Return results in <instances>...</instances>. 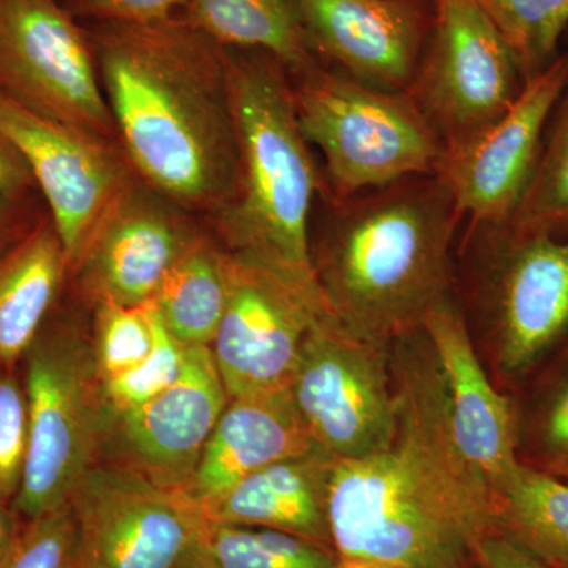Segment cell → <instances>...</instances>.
I'll return each instance as SVG.
<instances>
[{"label":"cell","instance_id":"cell-35","mask_svg":"<svg viewBox=\"0 0 568 568\" xmlns=\"http://www.w3.org/2000/svg\"><path fill=\"white\" fill-rule=\"evenodd\" d=\"M44 212L47 209H41L36 194L22 200L0 197V254L20 241Z\"/></svg>","mask_w":568,"mask_h":568},{"label":"cell","instance_id":"cell-30","mask_svg":"<svg viewBox=\"0 0 568 568\" xmlns=\"http://www.w3.org/2000/svg\"><path fill=\"white\" fill-rule=\"evenodd\" d=\"M78 525L70 503L24 523L17 547L0 568H77Z\"/></svg>","mask_w":568,"mask_h":568},{"label":"cell","instance_id":"cell-24","mask_svg":"<svg viewBox=\"0 0 568 568\" xmlns=\"http://www.w3.org/2000/svg\"><path fill=\"white\" fill-rule=\"evenodd\" d=\"M495 529L555 568H568V485L521 465L495 495Z\"/></svg>","mask_w":568,"mask_h":568},{"label":"cell","instance_id":"cell-7","mask_svg":"<svg viewBox=\"0 0 568 568\" xmlns=\"http://www.w3.org/2000/svg\"><path fill=\"white\" fill-rule=\"evenodd\" d=\"M227 254L226 308L209 346L224 388L230 399L287 388L306 336L328 312L316 275Z\"/></svg>","mask_w":568,"mask_h":568},{"label":"cell","instance_id":"cell-20","mask_svg":"<svg viewBox=\"0 0 568 568\" xmlns=\"http://www.w3.org/2000/svg\"><path fill=\"white\" fill-rule=\"evenodd\" d=\"M335 462L312 448L256 470L201 507L212 525L282 530L334 548L328 497Z\"/></svg>","mask_w":568,"mask_h":568},{"label":"cell","instance_id":"cell-2","mask_svg":"<svg viewBox=\"0 0 568 568\" xmlns=\"http://www.w3.org/2000/svg\"><path fill=\"white\" fill-rule=\"evenodd\" d=\"M81 24L134 173L215 222L233 204L241 170L224 47L179 13Z\"/></svg>","mask_w":568,"mask_h":568},{"label":"cell","instance_id":"cell-19","mask_svg":"<svg viewBox=\"0 0 568 568\" xmlns=\"http://www.w3.org/2000/svg\"><path fill=\"white\" fill-rule=\"evenodd\" d=\"M315 447L290 388L239 396L216 422L190 493L205 506L256 470Z\"/></svg>","mask_w":568,"mask_h":568},{"label":"cell","instance_id":"cell-25","mask_svg":"<svg viewBox=\"0 0 568 568\" xmlns=\"http://www.w3.org/2000/svg\"><path fill=\"white\" fill-rule=\"evenodd\" d=\"M556 108L528 190L507 224L515 233L555 235L568 226V82Z\"/></svg>","mask_w":568,"mask_h":568},{"label":"cell","instance_id":"cell-11","mask_svg":"<svg viewBox=\"0 0 568 568\" xmlns=\"http://www.w3.org/2000/svg\"><path fill=\"white\" fill-rule=\"evenodd\" d=\"M0 93L118 141L91 41L62 0H0Z\"/></svg>","mask_w":568,"mask_h":568},{"label":"cell","instance_id":"cell-27","mask_svg":"<svg viewBox=\"0 0 568 568\" xmlns=\"http://www.w3.org/2000/svg\"><path fill=\"white\" fill-rule=\"evenodd\" d=\"M503 33L523 80L556 59L568 28V0H478Z\"/></svg>","mask_w":568,"mask_h":568},{"label":"cell","instance_id":"cell-31","mask_svg":"<svg viewBox=\"0 0 568 568\" xmlns=\"http://www.w3.org/2000/svg\"><path fill=\"white\" fill-rule=\"evenodd\" d=\"M29 418L24 386L0 373V496L13 503L28 454Z\"/></svg>","mask_w":568,"mask_h":568},{"label":"cell","instance_id":"cell-26","mask_svg":"<svg viewBox=\"0 0 568 568\" xmlns=\"http://www.w3.org/2000/svg\"><path fill=\"white\" fill-rule=\"evenodd\" d=\"M209 547L222 568H335L334 548L282 530L211 525Z\"/></svg>","mask_w":568,"mask_h":568},{"label":"cell","instance_id":"cell-14","mask_svg":"<svg viewBox=\"0 0 568 568\" xmlns=\"http://www.w3.org/2000/svg\"><path fill=\"white\" fill-rule=\"evenodd\" d=\"M568 82V54L523 82L506 114L463 144L446 149L437 178L459 215L487 227L507 226L541 153V134Z\"/></svg>","mask_w":568,"mask_h":568},{"label":"cell","instance_id":"cell-38","mask_svg":"<svg viewBox=\"0 0 568 568\" xmlns=\"http://www.w3.org/2000/svg\"><path fill=\"white\" fill-rule=\"evenodd\" d=\"M175 568H222L213 556L209 540L193 549L185 559Z\"/></svg>","mask_w":568,"mask_h":568},{"label":"cell","instance_id":"cell-36","mask_svg":"<svg viewBox=\"0 0 568 568\" xmlns=\"http://www.w3.org/2000/svg\"><path fill=\"white\" fill-rule=\"evenodd\" d=\"M544 443L555 457L568 459V376L549 406L544 424Z\"/></svg>","mask_w":568,"mask_h":568},{"label":"cell","instance_id":"cell-13","mask_svg":"<svg viewBox=\"0 0 568 568\" xmlns=\"http://www.w3.org/2000/svg\"><path fill=\"white\" fill-rule=\"evenodd\" d=\"M0 130L31 168L71 265L134 175L119 141L52 121L0 93Z\"/></svg>","mask_w":568,"mask_h":568},{"label":"cell","instance_id":"cell-18","mask_svg":"<svg viewBox=\"0 0 568 568\" xmlns=\"http://www.w3.org/2000/svg\"><path fill=\"white\" fill-rule=\"evenodd\" d=\"M422 331L439 368L459 450L496 495L519 466L510 402L489 383L450 297L426 316Z\"/></svg>","mask_w":568,"mask_h":568},{"label":"cell","instance_id":"cell-6","mask_svg":"<svg viewBox=\"0 0 568 568\" xmlns=\"http://www.w3.org/2000/svg\"><path fill=\"white\" fill-rule=\"evenodd\" d=\"M293 81L302 133L323 153L336 201L439 171L446 144L409 92L369 88L323 63Z\"/></svg>","mask_w":568,"mask_h":568},{"label":"cell","instance_id":"cell-21","mask_svg":"<svg viewBox=\"0 0 568 568\" xmlns=\"http://www.w3.org/2000/svg\"><path fill=\"white\" fill-rule=\"evenodd\" d=\"M69 275V256L47 211L0 254V365L11 368L24 358Z\"/></svg>","mask_w":568,"mask_h":568},{"label":"cell","instance_id":"cell-28","mask_svg":"<svg viewBox=\"0 0 568 568\" xmlns=\"http://www.w3.org/2000/svg\"><path fill=\"white\" fill-rule=\"evenodd\" d=\"M155 323L152 301L136 306L93 305V355L103 383L130 372L151 355Z\"/></svg>","mask_w":568,"mask_h":568},{"label":"cell","instance_id":"cell-39","mask_svg":"<svg viewBox=\"0 0 568 568\" xmlns=\"http://www.w3.org/2000/svg\"><path fill=\"white\" fill-rule=\"evenodd\" d=\"M335 568H402L392 566V564L376 562V560L339 558L338 566Z\"/></svg>","mask_w":568,"mask_h":568},{"label":"cell","instance_id":"cell-1","mask_svg":"<svg viewBox=\"0 0 568 568\" xmlns=\"http://www.w3.org/2000/svg\"><path fill=\"white\" fill-rule=\"evenodd\" d=\"M392 373L390 444L335 462L332 547L339 558L402 568H466L480 538L495 529V495L459 450L424 331L394 342Z\"/></svg>","mask_w":568,"mask_h":568},{"label":"cell","instance_id":"cell-17","mask_svg":"<svg viewBox=\"0 0 568 568\" xmlns=\"http://www.w3.org/2000/svg\"><path fill=\"white\" fill-rule=\"evenodd\" d=\"M506 231L489 282V308L504 372L519 373L568 327V241Z\"/></svg>","mask_w":568,"mask_h":568},{"label":"cell","instance_id":"cell-12","mask_svg":"<svg viewBox=\"0 0 568 568\" xmlns=\"http://www.w3.org/2000/svg\"><path fill=\"white\" fill-rule=\"evenodd\" d=\"M205 226L134 175L93 227L70 275L92 305L149 304Z\"/></svg>","mask_w":568,"mask_h":568},{"label":"cell","instance_id":"cell-34","mask_svg":"<svg viewBox=\"0 0 568 568\" xmlns=\"http://www.w3.org/2000/svg\"><path fill=\"white\" fill-rule=\"evenodd\" d=\"M39 193L31 168L0 130V197L3 200H22Z\"/></svg>","mask_w":568,"mask_h":568},{"label":"cell","instance_id":"cell-15","mask_svg":"<svg viewBox=\"0 0 568 568\" xmlns=\"http://www.w3.org/2000/svg\"><path fill=\"white\" fill-rule=\"evenodd\" d=\"M227 403L230 395L209 346L186 347L185 364L173 386L115 413L106 444L114 446L118 465L159 487L190 491L205 444Z\"/></svg>","mask_w":568,"mask_h":568},{"label":"cell","instance_id":"cell-23","mask_svg":"<svg viewBox=\"0 0 568 568\" xmlns=\"http://www.w3.org/2000/svg\"><path fill=\"white\" fill-rule=\"evenodd\" d=\"M227 250L204 233L164 276L153 305L164 327L185 347L211 346L227 301Z\"/></svg>","mask_w":568,"mask_h":568},{"label":"cell","instance_id":"cell-9","mask_svg":"<svg viewBox=\"0 0 568 568\" xmlns=\"http://www.w3.org/2000/svg\"><path fill=\"white\" fill-rule=\"evenodd\" d=\"M78 525L77 568H175L209 540L203 507L118 465L95 466L70 496Z\"/></svg>","mask_w":568,"mask_h":568},{"label":"cell","instance_id":"cell-16","mask_svg":"<svg viewBox=\"0 0 568 568\" xmlns=\"http://www.w3.org/2000/svg\"><path fill=\"white\" fill-rule=\"evenodd\" d=\"M317 59L369 88L407 92L432 14L422 0H295Z\"/></svg>","mask_w":568,"mask_h":568},{"label":"cell","instance_id":"cell-10","mask_svg":"<svg viewBox=\"0 0 568 568\" xmlns=\"http://www.w3.org/2000/svg\"><path fill=\"white\" fill-rule=\"evenodd\" d=\"M432 9L428 41L407 92L450 149L506 114L525 80L478 0H432Z\"/></svg>","mask_w":568,"mask_h":568},{"label":"cell","instance_id":"cell-5","mask_svg":"<svg viewBox=\"0 0 568 568\" xmlns=\"http://www.w3.org/2000/svg\"><path fill=\"white\" fill-rule=\"evenodd\" d=\"M24 361L28 454L11 506L28 523L69 504L97 465L115 413L97 368L92 335L78 321H47Z\"/></svg>","mask_w":568,"mask_h":568},{"label":"cell","instance_id":"cell-29","mask_svg":"<svg viewBox=\"0 0 568 568\" xmlns=\"http://www.w3.org/2000/svg\"><path fill=\"white\" fill-rule=\"evenodd\" d=\"M155 327L156 339L151 355L130 372L104 381V392L114 413H122L149 402L173 386L181 376L186 347L168 332L159 312Z\"/></svg>","mask_w":568,"mask_h":568},{"label":"cell","instance_id":"cell-4","mask_svg":"<svg viewBox=\"0 0 568 568\" xmlns=\"http://www.w3.org/2000/svg\"><path fill=\"white\" fill-rule=\"evenodd\" d=\"M239 148L233 204L209 224L230 252L316 275L310 215L321 174L295 110L293 78L274 55L224 48Z\"/></svg>","mask_w":568,"mask_h":568},{"label":"cell","instance_id":"cell-40","mask_svg":"<svg viewBox=\"0 0 568 568\" xmlns=\"http://www.w3.org/2000/svg\"><path fill=\"white\" fill-rule=\"evenodd\" d=\"M560 469H562V473L568 477V459L567 462L560 463Z\"/></svg>","mask_w":568,"mask_h":568},{"label":"cell","instance_id":"cell-3","mask_svg":"<svg viewBox=\"0 0 568 568\" xmlns=\"http://www.w3.org/2000/svg\"><path fill=\"white\" fill-rule=\"evenodd\" d=\"M313 268L328 312L351 331L394 343L422 331L448 295L459 216L437 175L336 201Z\"/></svg>","mask_w":568,"mask_h":568},{"label":"cell","instance_id":"cell-8","mask_svg":"<svg viewBox=\"0 0 568 568\" xmlns=\"http://www.w3.org/2000/svg\"><path fill=\"white\" fill-rule=\"evenodd\" d=\"M392 345L351 331L331 312L306 336L287 388L313 443L331 457H366L390 444Z\"/></svg>","mask_w":568,"mask_h":568},{"label":"cell","instance_id":"cell-37","mask_svg":"<svg viewBox=\"0 0 568 568\" xmlns=\"http://www.w3.org/2000/svg\"><path fill=\"white\" fill-rule=\"evenodd\" d=\"M24 528V521L14 511L10 500L0 496V567L9 559L10 552L17 547Z\"/></svg>","mask_w":568,"mask_h":568},{"label":"cell","instance_id":"cell-33","mask_svg":"<svg viewBox=\"0 0 568 568\" xmlns=\"http://www.w3.org/2000/svg\"><path fill=\"white\" fill-rule=\"evenodd\" d=\"M474 559L481 568H555L496 529L480 538Z\"/></svg>","mask_w":568,"mask_h":568},{"label":"cell","instance_id":"cell-32","mask_svg":"<svg viewBox=\"0 0 568 568\" xmlns=\"http://www.w3.org/2000/svg\"><path fill=\"white\" fill-rule=\"evenodd\" d=\"M190 0H62L80 22H148L166 20L185 9Z\"/></svg>","mask_w":568,"mask_h":568},{"label":"cell","instance_id":"cell-22","mask_svg":"<svg viewBox=\"0 0 568 568\" xmlns=\"http://www.w3.org/2000/svg\"><path fill=\"white\" fill-rule=\"evenodd\" d=\"M179 14L224 48L274 55L293 78L321 65L295 0H190Z\"/></svg>","mask_w":568,"mask_h":568}]
</instances>
